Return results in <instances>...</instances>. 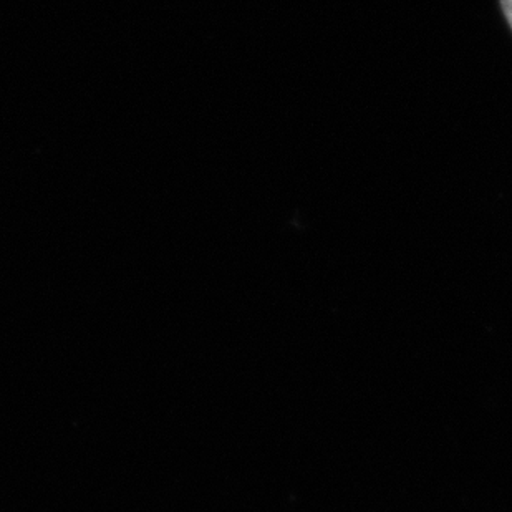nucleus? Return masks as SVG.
Listing matches in <instances>:
<instances>
[{"label":"nucleus","mask_w":512,"mask_h":512,"mask_svg":"<svg viewBox=\"0 0 512 512\" xmlns=\"http://www.w3.org/2000/svg\"><path fill=\"white\" fill-rule=\"evenodd\" d=\"M501 2H503L504 14H506V19L512 29V0H501Z\"/></svg>","instance_id":"nucleus-1"}]
</instances>
